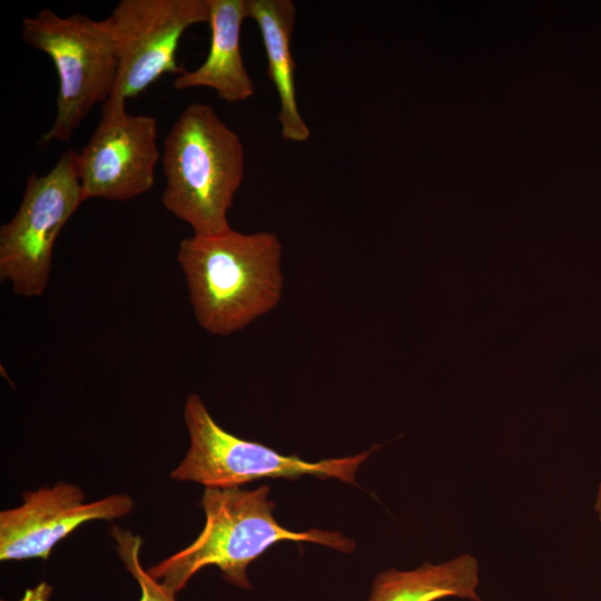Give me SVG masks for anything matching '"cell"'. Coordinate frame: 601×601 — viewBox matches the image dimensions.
I'll list each match as a JSON object with an SVG mask.
<instances>
[{
  "label": "cell",
  "instance_id": "1",
  "mask_svg": "<svg viewBox=\"0 0 601 601\" xmlns=\"http://www.w3.org/2000/svg\"><path fill=\"white\" fill-rule=\"evenodd\" d=\"M282 243L270 231L230 228L181 239L177 260L198 324L227 336L274 309L280 300Z\"/></svg>",
  "mask_w": 601,
  "mask_h": 601
},
{
  "label": "cell",
  "instance_id": "2",
  "mask_svg": "<svg viewBox=\"0 0 601 601\" xmlns=\"http://www.w3.org/2000/svg\"><path fill=\"white\" fill-rule=\"evenodd\" d=\"M269 492L268 485L255 490L205 487L200 501L204 529L188 546L150 566L148 574L177 594L199 570L215 565L227 582L252 589L249 563L278 542H312L346 553L355 549L354 541L339 532L285 529L273 515Z\"/></svg>",
  "mask_w": 601,
  "mask_h": 601
},
{
  "label": "cell",
  "instance_id": "3",
  "mask_svg": "<svg viewBox=\"0 0 601 601\" xmlns=\"http://www.w3.org/2000/svg\"><path fill=\"white\" fill-rule=\"evenodd\" d=\"M164 207L194 234L229 230L228 211L245 170L243 142L204 102L188 105L164 140Z\"/></svg>",
  "mask_w": 601,
  "mask_h": 601
},
{
  "label": "cell",
  "instance_id": "4",
  "mask_svg": "<svg viewBox=\"0 0 601 601\" xmlns=\"http://www.w3.org/2000/svg\"><path fill=\"white\" fill-rule=\"evenodd\" d=\"M21 36L52 60L58 76L56 117L39 145L67 141L114 90L118 59L111 35L104 20L82 13L60 17L46 8L22 20Z\"/></svg>",
  "mask_w": 601,
  "mask_h": 601
},
{
  "label": "cell",
  "instance_id": "5",
  "mask_svg": "<svg viewBox=\"0 0 601 601\" xmlns=\"http://www.w3.org/2000/svg\"><path fill=\"white\" fill-rule=\"evenodd\" d=\"M189 449L170 472L178 482L205 487H233L265 477L297 479L313 475L355 484L359 466L378 445L366 452L337 459L307 462L282 454L262 443L243 440L225 431L210 415L200 396L190 394L184 406Z\"/></svg>",
  "mask_w": 601,
  "mask_h": 601
},
{
  "label": "cell",
  "instance_id": "6",
  "mask_svg": "<svg viewBox=\"0 0 601 601\" xmlns=\"http://www.w3.org/2000/svg\"><path fill=\"white\" fill-rule=\"evenodd\" d=\"M77 154L62 152L46 174L31 173L14 216L0 228V278L14 294L38 297L48 286L55 242L86 200Z\"/></svg>",
  "mask_w": 601,
  "mask_h": 601
},
{
  "label": "cell",
  "instance_id": "7",
  "mask_svg": "<svg viewBox=\"0 0 601 601\" xmlns=\"http://www.w3.org/2000/svg\"><path fill=\"white\" fill-rule=\"evenodd\" d=\"M209 20L208 0H121L104 19L118 59L108 102H126L166 73L179 76L176 52L183 33Z\"/></svg>",
  "mask_w": 601,
  "mask_h": 601
},
{
  "label": "cell",
  "instance_id": "8",
  "mask_svg": "<svg viewBox=\"0 0 601 601\" xmlns=\"http://www.w3.org/2000/svg\"><path fill=\"white\" fill-rule=\"evenodd\" d=\"M157 119L131 115L124 102L101 105V119L77 154V169L86 200L125 201L151 190L161 155Z\"/></svg>",
  "mask_w": 601,
  "mask_h": 601
},
{
  "label": "cell",
  "instance_id": "9",
  "mask_svg": "<svg viewBox=\"0 0 601 601\" xmlns=\"http://www.w3.org/2000/svg\"><path fill=\"white\" fill-rule=\"evenodd\" d=\"M22 500L0 512L1 561L48 560L53 546L85 522L114 521L130 514L135 506L125 493L86 502L80 486L62 481L27 491Z\"/></svg>",
  "mask_w": 601,
  "mask_h": 601
},
{
  "label": "cell",
  "instance_id": "10",
  "mask_svg": "<svg viewBox=\"0 0 601 601\" xmlns=\"http://www.w3.org/2000/svg\"><path fill=\"white\" fill-rule=\"evenodd\" d=\"M211 38L205 61L176 76L174 88H210L225 102H242L255 93L240 51L242 24L248 18L246 0H208Z\"/></svg>",
  "mask_w": 601,
  "mask_h": 601
},
{
  "label": "cell",
  "instance_id": "11",
  "mask_svg": "<svg viewBox=\"0 0 601 601\" xmlns=\"http://www.w3.org/2000/svg\"><path fill=\"white\" fill-rule=\"evenodd\" d=\"M246 2L248 18L254 19L259 28L267 57V75L278 95L282 137L293 142H305L311 137V130L297 105L295 62L290 49L296 6L293 0Z\"/></svg>",
  "mask_w": 601,
  "mask_h": 601
},
{
  "label": "cell",
  "instance_id": "12",
  "mask_svg": "<svg viewBox=\"0 0 601 601\" xmlns=\"http://www.w3.org/2000/svg\"><path fill=\"white\" fill-rule=\"evenodd\" d=\"M477 585V560L465 553L439 564L425 562L414 570H385L374 579L368 601H436L449 597L482 601Z\"/></svg>",
  "mask_w": 601,
  "mask_h": 601
},
{
  "label": "cell",
  "instance_id": "13",
  "mask_svg": "<svg viewBox=\"0 0 601 601\" xmlns=\"http://www.w3.org/2000/svg\"><path fill=\"white\" fill-rule=\"evenodd\" d=\"M110 534L116 541L119 558L140 587L139 601H177L175 593L151 578L142 568L140 563L141 538L116 525H111Z\"/></svg>",
  "mask_w": 601,
  "mask_h": 601
},
{
  "label": "cell",
  "instance_id": "14",
  "mask_svg": "<svg viewBox=\"0 0 601 601\" xmlns=\"http://www.w3.org/2000/svg\"><path fill=\"white\" fill-rule=\"evenodd\" d=\"M595 512L598 514L599 521L601 523V482L598 487L595 504H594Z\"/></svg>",
  "mask_w": 601,
  "mask_h": 601
}]
</instances>
